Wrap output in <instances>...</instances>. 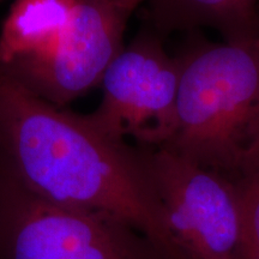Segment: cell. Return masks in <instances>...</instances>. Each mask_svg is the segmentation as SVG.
Segmentation results:
<instances>
[{
  "label": "cell",
  "mask_w": 259,
  "mask_h": 259,
  "mask_svg": "<svg viewBox=\"0 0 259 259\" xmlns=\"http://www.w3.org/2000/svg\"><path fill=\"white\" fill-rule=\"evenodd\" d=\"M0 169L42 198L99 210L189 259L171 234L141 148L51 105L0 67Z\"/></svg>",
  "instance_id": "6da1fadb"
},
{
  "label": "cell",
  "mask_w": 259,
  "mask_h": 259,
  "mask_svg": "<svg viewBox=\"0 0 259 259\" xmlns=\"http://www.w3.org/2000/svg\"><path fill=\"white\" fill-rule=\"evenodd\" d=\"M179 60L176 131L162 147L238 174L259 156V37L211 44Z\"/></svg>",
  "instance_id": "7a4b0ae2"
},
{
  "label": "cell",
  "mask_w": 259,
  "mask_h": 259,
  "mask_svg": "<svg viewBox=\"0 0 259 259\" xmlns=\"http://www.w3.org/2000/svg\"><path fill=\"white\" fill-rule=\"evenodd\" d=\"M0 259H168L111 213L53 203L0 169Z\"/></svg>",
  "instance_id": "3957f363"
},
{
  "label": "cell",
  "mask_w": 259,
  "mask_h": 259,
  "mask_svg": "<svg viewBox=\"0 0 259 259\" xmlns=\"http://www.w3.org/2000/svg\"><path fill=\"white\" fill-rule=\"evenodd\" d=\"M179 79V58L167 53L156 31L144 29L106 70L101 102L87 116L114 139L166 145L176 131Z\"/></svg>",
  "instance_id": "277c9868"
},
{
  "label": "cell",
  "mask_w": 259,
  "mask_h": 259,
  "mask_svg": "<svg viewBox=\"0 0 259 259\" xmlns=\"http://www.w3.org/2000/svg\"><path fill=\"white\" fill-rule=\"evenodd\" d=\"M139 148L186 257L239 259L241 208L235 181L167 147Z\"/></svg>",
  "instance_id": "5b68a950"
},
{
  "label": "cell",
  "mask_w": 259,
  "mask_h": 259,
  "mask_svg": "<svg viewBox=\"0 0 259 259\" xmlns=\"http://www.w3.org/2000/svg\"><path fill=\"white\" fill-rule=\"evenodd\" d=\"M145 0H78L66 30L50 52L2 66L35 95L63 108L100 85L124 45L128 19Z\"/></svg>",
  "instance_id": "8992f818"
},
{
  "label": "cell",
  "mask_w": 259,
  "mask_h": 259,
  "mask_svg": "<svg viewBox=\"0 0 259 259\" xmlns=\"http://www.w3.org/2000/svg\"><path fill=\"white\" fill-rule=\"evenodd\" d=\"M157 34L211 28L226 41L259 37L257 0H145Z\"/></svg>",
  "instance_id": "52a82bcc"
},
{
  "label": "cell",
  "mask_w": 259,
  "mask_h": 259,
  "mask_svg": "<svg viewBox=\"0 0 259 259\" xmlns=\"http://www.w3.org/2000/svg\"><path fill=\"white\" fill-rule=\"evenodd\" d=\"M78 0H16L0 28V65L40 57L57 45Z\"/></svg>",
  "instance_id": "ba28073f"
},
{
  "label": "cell",
  "mask_w": 259,
  "mask_h": 259,
  "mask_svg": "<svg viewBox=\"0 0 259 259\" xmlns=\"http://www.w3.org/2000/svg\"><path fill=\"white\" fill-rule=\"evenodd\" d=\"M234 181L241 208L239 259H259V156Z\"/></svg>",
  "instance_id": "9c48e42d"
}]
</instances>
